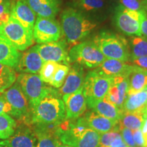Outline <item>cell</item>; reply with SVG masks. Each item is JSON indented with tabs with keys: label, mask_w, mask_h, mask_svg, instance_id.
Returning <instances> with one entry per match:
<instances>
[{
	"label": "cell",
	"mask_w": 147,
	"mask_h": 147,
	"mask_svg": "<svg viewBox=\"0 0 147 147\" xmlns=\"http://www.w3.org/2000/svg\"><path fill=\"white\" fill-rule=\"evenodd\" d=\"M15 69L10 66L0 63V93H3L16 82Z\"/></svg>",
	"instance_id": "27"
},
{
	"label": "cell",
	"mask_w": 147,
	"mask_h": 147,
	"mask_svg": "<svg viewBox=\"0 0 147 147\" xmlns=\"http://www.w3.org/2000/svg\"><path fill=\"white\" fill-rule=\"evenodd\" d=\"M8 115L13 118L20 120V117L3 95L0 96V115Z\"/></svg>",
	"instance_id": "36"
},
{
	"label": "cell",
	"mask_w": 147,
	"mask_h": 147,
	"mask_svg": "<svg viewBox=\"0 0 147 147\" xmlns=\"http://www.w3.org/2000/svg\"><path fill=\"white\" fill-rule=\"evenodd\" d=\"M134 65L129 62L113 59H106L102 63L93 70L101 76L114 78L117 76H129L133 71Z\"/></svg>",
	"instance_id": "13"
},
{
	"label": "cell",
	"mask_w": 147,
	"mask_h": 147,
	"mask_svg": "<svg viewBox=\"0 0 147 147\" xmlns=\"http://www.w3.org/2000/svg\"><path fill=\"white\" fill-rule=\"evenodd\" d=\"M58 90L46 95L30 110L29 125L61 123L66 119L65 105Z\"/></svg>",
	"instance_id": "1"
},
{
	"label": "cell",
	"mask_w": 147,
	"mask_h": 147,
	"mask_svg": "<svg viewBox=\"0 0 147 147\" xmlns=\"http://www.w3.org/2000/svg\"><path fill=\"white\" fill-rule=\"evenodd\" d=\"M69 63H77L84 68L95 69L106 59L100 49L91 41L80 42L68 52Z\"/></svg>",
	"instance_id": "4"
},
{
	"label": "cell",
	"mask_w": 147,
	"mask_h": 147,
	"mask_svg": "<svg viewBox=\"0 0 147 147\" xmlns=\"http://www.w3.org/2000/svg\"><path fill=\"white\" fill-rule=\"evenodd\" d=\"M62 97L65 105L66 119L79 118L87 111V101L83 93V87L71 94L62 95Z\"/></svg>",
	"instance_id": "14"
},
{
	"label": "cell",
	"mask_w": 147,
	"mask_h": 147,
	"mask_svg": "<svg viewBox=\"0 0 147 147\" xmlns=\"http://www.w3.org/2000/svg\"><path fill=\"white\" fill-rule=\"evenodd\" d=\"M60 147H72V146H68V145H66V144H62L61 145Z\"/></svg>",
	"instance_id": "43"
},
{
	"label": "cell",
	"mask_w": 147,
	"mask_h": 147,
	"mask_svg": "<svg viewBox=\"0 0 147 147\" xmlns=\"http://www.w3.org/2000/svg\"><path fill=\"white\" fill-rule=\"evenodd\" d=\"M38 16L55 18L60 10L61 0H25Z\"/></svg>",
	"instance_id": "20"
},
{
	"label": "cell",
	"mask_w": 147,
	"mask_h": 147,
	"mask_svg": "<svg viewBox=\"0 0 147 147\" xmlns=\"http://www.w3.org/2000/svg\"><path fill=\"white\" fill-rule=\"evenodd\" d=\"M77 5L84 12H95L102 9L104 5V0H78Z\"/></svg>",
	"instance_id": "33"
},
{
	"label": "cell",
	"mask_w": 147,
	"mask_h": 147,
	"mask_svg": "<svg viewBox=\"0 0 147 147\" xmlns=\"http://www.w3.org/2000/svg\"><path fill=\"white\" fill-rule=\"evenodd\" d=\"M58 64L57 62L51 61L44 62L39 71V76L42 81L47 84L51 83Z\"/></svg>",
	"instance_id": "32"
},
{
	"label": "cell",
	"mask_w": 147,
	"mask_h": 147,
	"mask_svg": "<svg viewBox=\"0 0 147 147\" xmlns=\"http://www.w3.org/2000/svg\"><path fill=\"white\" fill-rule=\"evenodd\" d=\"M82 117L88 126L100 134L115 129L119 126V121L102 117L93 110L87 112Z\"/></svg>",
	"instance_id": "19"
},
{
	"label": "cell",
	"mask_w": 147,
	"mask_h": 147,
	"mask_svg": "<svg viewBox=\"0 0 147 147\" xmlns=\"http://www.w3.org/2000/svg\"><path fill=\"white\" fill-rule=\"evenodd\" d=\"M35 136L37 138L35 147H60L62 144L59 138L56 135L36 133Z\"/></svg>",
	"instance_id": "30"
},
{
	"label": "cell",
	"mask_w": 147,
	"mask_h": 147,
	"mask_svg": "<svg viewBox=\"0 0 147 147\" xmlns=\"http://www.w3.org/2000/svg\"><path fill=\"white\" fill-rule=\"evenodd\" d=\"M37 138L32 127L21 122L12 136L0 141V147H35Z\"/></svg>",
	"instance_id": "12"
},
{
	"label": "cell",
	"mask_w": 147,
	"mask_h": 147,
	"mask_svg": "<svg viewBox=\"0 0 147 147\" xmlns=\"http://www.w3.org/2000/svg\"><path fill=\"white\" fill-rule=\"evenodd\" d=\"M61 19L63 34L72 47L80 43L97 26L96 23L86 18L81 12L71 8L63 11Z\"/></svg>",
	"instance_id": "2"
},
{
	"label": "cell",
	"mask_w": 147,
	"mask_h": 147,
	"mask_svg": "<svg viewBox=\"0 0 147 147\" xmlns=\"http://www.w3.org/2000/svg\"><path fill=\"white\" fill-rule=\"evenodd\" d=\"M146 115L144 110L138 112H123L119 120V125L131 131L139 129L142 127Z\"/></svg>",
	"instance_id": "25"
},
{
	"label": "cell",
	"mask_w": 147,
	"mask_h": 147,
	"mask_svg": "<svg viewBox=\"0 0 147 147\" xmlns=\"http://www.w3.org/2000/svg\"><path fill=\"white\" fill-rule=\"evenodd\" d=\"M36 14L25 0H16L11 5V16L33 34Z\"/></svg>",
	"instance_id": "17"
},
{
	"label": "cell",
	"mask_w": 147,
	"mask_h": 147,
	"mask_svg": "<svg viewBox=\"0 0 147 147\" xmlns=\"http://www.w3.org/2000/svg\"><path fill=\"white\" fill-rule=\"evenodd\" d=\"M130 59L142 57L147 56V38L144 36H130L129 38Z\"/></svg>",
	"instance_id": "26"
},
{
	"label": "cell",
	"mask_w": 147,
	"mask_h": 147,
	"mask_svg": "<svg viewBox=\"0 0 147 147\" xmlns=\"http://www.w3.org/2000/svg\"><path fill=\"white\" fill-rule=\"evenodd\" d=\"M111 84L104 98L119 109L122 110L129 89V78L117 76L111 78Z\"/></svg>",
	"instance_id": "15"
},
{
	"label": "cell",
	"mask_w": 147,
	"mask_h": 147,
	"mask_svg": "<svg viewBox=\"0 0 147 147\" xmlns=\"http://www.w3.org/2000/svg\"><path fill=\"white\" fill-rule=\"evenodd\" d=\"M21 53L0 33V63L15 69Z\"/></svg>",
	"instance_id": "22"
},
{
	"label": "cell",
	"mask_w": 147,
	"mask_h": 147,
	"mask_svg": "<svg viewBox=\"0 0 147 147\" xmlns=\"http://www.w3.org/2000/svg\"><path fill=\"white\" fill-rule=\"evenodd\" d=\"M36 49L44 61H55L69 65L67 43L65 40L37 45Z\"/></svg>",
	"instance_id": "10"
},
{
	"label": "cell",
	"mask_w": 147,
	"mask_h": 147,
	"mask_svg": "<svg viewBox=\"0 0 147 147\" xmlns=\"http://www.w3.org/2000/svg\"><path fill=\"white\" fill-rule=\"evenodd\" d=\"M44 61L37 51L36 46L27 49L21 54L19 61L15 67V71L20 73H39Z\"/></svg>",
	"instance_id": "16"
},
{
	"label": "cell",
	"mask_w": 147,
	"mask_h": 147,
	"mask_svg": "<svg viewBox=\"0 0 147 147\" xmlns=\"http://www.w3.org/2000/svg\"><path fill=\"white\" fill-rule=\"evenodd\" d=\"M134 142L136 147H145V143L141 129L132 131Z\"/></svg>",
	"instance_id": "39"
},
{
	"label": "cell",
	"mask_w": 147,
	"mask_h": 147,
	"mask_svg": "<svg viewBox=\"0 0 147 147\" xmlns=\"http://www.w3.org/2000/svg\"><path fill=\"white\" fill-rule=\"evenodd\" d=\"M4 1V0H0V3H1V2H2V1Z\"/></svg>",
	"instance_id": "46"
},
{
	"label": "cell",
	"mask_w": 147,
	"mask_h": 147,
	"mask_svg": "<svg viewBox=\"0 0 147 147\" xmlns=\"http://www.w3.org/2000/svg\"><path fill=\"white\" fill-rule=\"evenodd\" d=\"M85 78L84 67L79 64L73 63L69 67V71L62 87L58 90L61 95L74 93L83 87Z\"/></svg>",
	"instance_id": "18"
},
{
	"label": "cell",
	"mask_w": 147,
	"mask_h": 147,
	"mask_svg": "<svg viewBox=\"0 0 147 147\" xmlns=\"http://www.w3.org/2000/svg\"><path fill=\"white\" fill-rule=\"evenodd\" d=\"M140 32L141 35L147 38V12L144 14L140 23Z\"/></svg>",
	"instance_id": "41"
},
{
	"label": "cell",
	"mask_w": 147,
	"mask_h": 147,
	"mask_svg": "<svg viewBox=\"0 0 147 147\" xmlns=\"http://www.w3.org/2000/svg\"><path fill=\"white\" fill-rule=\"evenodd\" d=\"M3 95L18 114L19 121L29 125L30 107L28 100L22 91L19 84L16 82H14L10 88L3 92Z\"/></svg>",
	"instance_id": "11"
},
{
	"label": "cell",
	"mask_w": 147,
	"mask_h": 147,
	"mask_svg": "<svg viewBox=\"0 0 147 147\" xmlns=\"http://www.w3.org/2000/svg\"><path fill=\"white\" fill-rule=\"evenodd\" d=\"M145 11L129 10L120 6L115 15L116 26L121 32L129 36H140V23Z\"/></svg>",
	"instance_id": "7"
},
{
	"label": "cell",
	"mask_w": 147,
	"mask_h": 147,
	"mask_svg": "<svg viewBox=\"0 0 147 147\" xmlns=\"http://www.w3.org/2000/svg\"><path fill=\"white\" fill-rule=\"evenodd\" d=\"M129 78V89L127 95L138 93L147 89V70L136 67L130 74Z\"/></svg>",
	"instance_id": "23"
},
{
	"label": "cell",
	"mask_w": 147,
	"mask_h": 147,
	"mask_svg": "<svg viewBox=\"0 0 147 147\" xmlns=\"http://www.w3.org/2000/svg\"><path fill=\"white\" fill-rule=\"evenodd\" d=\"M128 62L131 65L147 70V56L134 59L129 60Z\"/></svg>",
	"instance_id": "40"
},
{
	"label": "cell",
	"mask_w": 147,
	"mask_h": 147,
	"mask_svg": "<svg viewBox=\"0 0 147 147\" xmlns=\"http://www.w3.org/2000/svg\"><path fill=\"white\" fill-rule=\"evenodd\" d=\"M11 5L10 0H4L0 3V27L8 21L11 16Z\"/></svg>",
	"instance_id": "37"
},
{
	"label": "cell",
	"mask_w": 147,
	"mask_h": 147,
	"mask_svg": "<svg viewBox=\"0 0 147 147\" xmlns=\"http://www.w3.org/2000/svg\"><path fill=\"white\" fill-rule=\"evenodd\" d=\"M119 126V131L122 137L123 140L128 147H136L135 142H134L133 134H132L131 130L127 128Z\"/></svg>",
	"instance_id": "38"
},
{
	"label": "cell",
	"mask_w": 147,
	"mask_h": 147,
	"mask_svg": "<svg viewBox=\"0 0 147 147\" xmlns=\"http://www.w3.org/2000/svg\"><path fill=\"white\" fill-rule=\"evenodd\" d=\"M93 42L106 59H113L125 62L129 61V44L124 37L113 33L102 32L94 37Z\"/></svg>",
	"instance_id": "3"
},
{
	"label": "cell",
	"mask_w": 147,
	"mask_h": 147,
	"mask_svg": "<svg viewBox=\"0 0 147 147\" xmlns=\"http://www.w3.org/2000/svg\"><path fill=\"white\" fill-rule=\"evenodd\" d=\"M119 126L115 129L112 130L106 133L100 134V141H99V147H111V145L114 140L120 135Z\"/></svg>",
	"instance_id": "34"
},
{
	"label": "cell",
	"mask_w": 147,
	"mask_h": 147,
	"mask_svg": "<svg viewBox=\"0 0 147 147\" xmlns=\"http://www.w3.org/2000/svg\"><path fill=\"white\" fill-rule=\"evenodd\" d=\"M141 131H142L143 138H144L145 147H147V114L144 118L142 127H141Z\"/></svg>",
	"instance_id": "42"
},
{
	"label": "cell",
	"mask_w": 147,
	"mask_h": 147,
	"mask_svg": "<svg viewBox=\"0 0 147 147\" xmlns=\"http://www.w3.org/2000/svg\"><path fill=\"white\" fill-rule=\"evenodd\" d=\"M118 147H128L127 146V145L125 144V143H124V144H122V145H121V146H118Z\"/></svg>",
	"instance_id": "44"
},
{
	"label": "cell",
	"mask_w": 147,
	"mask_h": 147,
	"mask_svg": "<svg viewBox=\"0 0 147 147\" xmlns=\"http://www.w3.org/2000/svg\"><path fill=\"white\" fill-rule=\"evenodd\" d=\"M87 105L90 109L98 115L112 120L119 121L123 111L106 100L87 99Z\"/></svg>",
	"instance_id": "21"
},
{
	"label": "cell",
	"mask_w": 147,
	"mask_h": 147,
	"mask_svg": "<svg viewBox=\"0 0 147 147\" xmlns=\"http://www.w3.org/2000/svg\"><path fill=\"white\" fill-rule=\"evenodd\" d=\"M100 134L89 128L74 147H99Z\"/></svg>",
	"instance_id": "29"
},
{
	"label": "cell",
	"mask_w": 147,
	"mask_h": 147,
	"mask_svg": "<svg viewBox=\"0 0 147 147\" xmlns=\"http://www.w3.org/2000/svg\"><path fill=\"white\" fill-rule=\"evenodd\" d=\"M147 106V89L143 91L127 95L123 106V112L142 111Z\"/></svg>",
	"instance_id": "24"
},
{
	"label": "cell",
	"mask_w": 147,
	"mask_h": 147,
	"mask_svg": "<svg viewBox=\"0 0 147 147\" xmlns=\"http://www.w3.org/2000/svg\"><path fill=\"white\" fill-rule=\"evenodd\" d=\"M17 123L8 115H0V139H8L15 132Z\"/></svg>",
	"instance_id": "28"
},
{
	"label": "cell",
	"mask_w": 147,
	"mask_h": 147,
	"mask_svg": "<svg viewBox=\"0 0 147 147\" xmlns=\"http://www.w3.org/2000/svg\"><path fill=\"white\" fill-rule=\"evenodd\" d=\"M69 65L59 63L53 79L49 84L55 89H59L62 87L69 71Z\"/></svg>",
	"instance_id": "31"
},
{
	"label": "cell",
	"mask_w": 147,
	"mask_h": 147,
	"mask_svg": "<svg viewBox=\"0 0 147 147\" xmlns=\"http://www.w3.org/2000/svg\"><path fill=\"white\" fill-rule=\"evenodd\" d=\"M111 78L101 76L93 70L85 75L83 84V93L86 100H102L106 97L111 84Z\"/></svg>",
	"instance_id": "9"
},
{
	"label": "cell",
	"mask_w": 147,
	"mask_h": 147,
	"mask_svg": "<svg viewBox=\"0 0 147 147\" xmlns=\"http://www.w3.org/2000/svg\"><path fill=\"white\" fill-rule=\"evenodd\" d=\"M16 82L28 100L30 110L40 100L55 89L46 85L40 76L35 74L21 73L16 78Z\"/></svg>",
	"instance_id": "5"
},
{
	"label": "cell",
	"mask_w": 147,
	"mask_h": 147,
	"mask_svg": "<svg viewBox=\"0 0 147 147\" xmlns=\"http://www.w3.org/2000/svg\"><path fill=\"white\" fill-rule=\"evenodd\" d=\"M62 35L61 26L55 18L37 17L33 30V37L38 45L59 41Z\"/></svg>",
	"instance_id": "8"
},
{
	"label": "cell",
	"mask_w": 147,
	"mask_h": 147,
	"mask_svg": "<svg viewBox=\"0 0 147 147\" xmlns=\"http://www.w3.org/2000/svg\"><path fill=\"white\" fill-rule=\"evenodd\" d=\"M0 33L18 51H26L34 44L33 34L12 16H10L8 21L0 27Z\"/></svg>",
	"instance_id": "6"
},
{
	"label": "cell",
	"mask_w": 147,
	"mask_h": 147,
	"mask_svg": "<svg viewBox=\"0 0 147 147\" xmlns=\"http://www.w3.org/2000/svg\"><path fill=\"white\" fill-rule=\"evenodd\" d=\"M144 111H145V113H146V114H147V106H146V108H145Z\"/></svg>",
	"instance_id": "45"
},
{
	"label": "cell",
	"mask_w": 147,
	"mask_h": 147,
	"mask_svg": "<svg viewBox=\"0 0 147 147\" xmlns=\"http://www.w3.org/2000/svg\"><path fill=\"white\" fill-rule=\"evenodd\" d=\"M120 2L122 6L129 10L147 12V0H120Z\"/></svg>",
	"instance_id": "35"
}]
</instances>
